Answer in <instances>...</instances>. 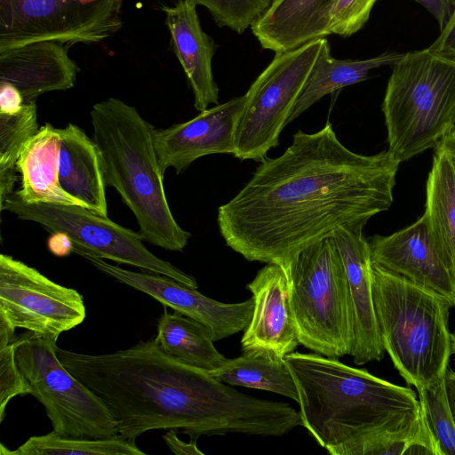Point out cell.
<instances>
[{"label": "cell", "instance_id": "9a60e30c", "mask_svg": "<svg viewBox=\"0 0 455 455\" xmlns=\"http://www.w3.org/2000/svg\"><path fill=\"white\" fill-rule=\"evenodd\" d=\"M244 94L201 111L194 118L165 129H155L153 141L164 172H185L198 158L213 154L234 155L235 131Z\"/></svg>", "mask_w": 455, "mask_h": 455}, {"label": "cell", "instance_id": "d6a6232c", "mask_svg": "<svg viewBox=\"0 0 455 455\" xmlns=\"http://www.w3.org/2000/svg\"><path fill=\"white\" fill-rule=\"evenodd\" d=\"M403 455H443L423 411L418 431Z\"/></svg>", "mask_w": 455, "mask_h": 455}, {"label": "cell", "instance_id": "b9f144b4", "mask_svg": "<svg viewBox=\"0 0 455 455\" xmlns=\"http://www.w3.org/2000/svg\"><path fill=\"white\" fill-rule=\"evenodd\" d=\"M272 2L275 1V0H271Z\"/></svg>", "mask_w": 455, "mask_h": 455}, {"label": "cell", "instance_id": "1f68e13d", "mask_svg": "<svg viewBox=\"0 0 455 455\" xmlns=\"http://www.w3.org/2000/svg\"><path fill=\"white\" fill-rule=\"evenodd\" d=\"M30 387L25 379L15 357L14 339L0 345V421L5 415L8 403L17 395L29 394Z\"/></svg>", "mask_w": 455, "mask_h": 455}, {"label": "cell", "instance_id": "8fae6325", "mask_svg": "<svg viewBox=\"0 0 455 455\" xmlns=\"http://www.w3.org/2000/svg\"><path fill=\"white\" fill-rule=\"evenodd\" d=\"M124 0H0V51L34 41L95 44L123 28Z\"/></svg>", "mask_w": 455, "mask_h": 455}, {"label": "cell", "instance_id": "7402d4cb", "mask_svg": "<svg viewBox=\"0 0 455 455\" xmlns=\"http://www.w3.org/2000/svg\"><path fill=\"white\" fill-rule=\"evenodd\" d=\"M60 134L51 124L39 127L27 142L17 162L20 189L12 194L25 204H82L67 194L59 181ZM84 207V206H83Z\"/></svg>", "mask_w": 455, "mask_h": 455}, {"label": "cell", "instance_id": "30bf717a", "mask_svg": "<svg viewBox=\"0 0 455 455\" xmlns=\"http://www.w3.org/2000/svg\"><path fill=\"white\" fill-rule=\"evenodd\" d=\"M18 219L40 224L51 232L67 234L78 250L93 256L169 276L192 288L196 280L164 260L143 243L139 232L126 228L92 211L74 204H25L12 194L0 206Z\"/></svg>", "mask_w": 455, "mask_h": 455}, {"label": "cell", "instance_id": "3957f363", "mask_svg": "<svg viewBox=\"0 0 455 455\" xmlns=\"http://www.w3.org/2000/svg\"><path fill=\"white\" fill-rule=\"evenodd\" d=\"M284 359L297 385L302 427L331 455L420 414L412 389L338 358L294 351Z\"/></svg>", "mask_w": 455, "mask_h": 455}, {"label": "cell", "instance_id": "e0dca14e", "mask_svg": "<svg viewBox=\"0 0 455 455\" xmlns=\"http://www.w3.org/2000/svg\"><path fill=\"white\" fill-rule=\"evenodd\" d=\"M246 288L251 292L253 312L241 339L242 350L265 348L284 357L299 345L290 304L286 268L268 263Z\"/></svg>", "mask_w": 455, "mask_h": 455}, {"label": "cell", "instance_id": "60d3db41", "mask_svg": "<svg viewBox=\"0 0 455 455\" xmlns=\"http://www.w3.org/2000/svg\"><path fill=\"white\" fill-rule=\"evenodd\" d=\"M452 353L455 354V333L452 334Z\"/></svg>", "mask_w": 455, "mask_h": 455}, {"label": "cell", "instance_id": "ffe728a7", "mask_svg": "<svg viewBox=\"0 0 455 455\" xmlns=\"http://www.w3.org/2000/svg\"><path fill=\"white\" fill-rule=\"evenodd\" d=\"M329 0H275L251 25L262 48L275 53L329 36Z\"/></svg>", "mask_w": 455, "mask_h": 455}, {"label": "cell", "instance_id": "52a82bcc", "mask_svg": "<svg viewBox=\"0 0 455 455\" xmlns=\"http://www.w3.org/2000/svg\"><path fill=\"white\" fill-rule=\"evenodd\" d=\"M286 270L299 344L328 357L350 355L352 308L347 274L333 236L301 251Z\"/></svg>", "mask_w": 455, "mask_h": 455}, {"label": "cell", "instance_id": "484cf974", "mask_svg": "<svg viewBox=\"0 0 455 455\" xmlns=\"http://www.w3.org/2000/svg\"><path fill=\"white\" fill-rule=\"evenodd\" d=\"M426 188L424 214L432 234L455 270V170L440 146L435 148Z\"/></svg>", "mask_w": 455, "mask_h": 455}, {"label": "cell", "instance_id": "83f0119b", "mask_svg": "<svg viewBox=\"0 0 455 455\" xmlns=\"http://www.w3.org/2000/svg\"><path fill=\"white\" fill-rule=\"evenodd\" d=\"M39 130L35 101L12 114L0 113V206L14 192L17 162L27 142Z\"/></svg>", "mask_w": 455, "mask_h": 455}, {"label": "cell", "instance_id": "74e56055", "mask_svg": "<svg viewBox=\"0 0 455 455\" xmlns=\"http://www.w3.org/2000/svg\"><path fill=\"white\" fill-rule=\"evenodd\" d=\"M50 252L57 257H66L73 252L74 243L70 237L63 232H52L47 240Z\"/></svg>", "mask_w": 455, "mask_h": 455}, {"label": "cell", "instance_id": "d6986e66", "mask_svg": "<svg viewBox=\"0 0 455 455\" xmlns=\"http://www.w3.org/2000/svg\"><path fill=\"white\" fill-rule=\"evenodd\" d=\"M171 44L194 93L195 108L201 112L219 104V88L212 74V58L217 45L202 28L196 6L178 0L164 6Z\"/></svg>", "mask_w": 455, "mask_h": 455}, {"label": "cell", "instance_id": "4dcf8cb0", "mask_svg": "<svg viewBox=\"0 0 455 455\" xmlns=\"http://www.w3.org/2000/svg\"><path fill=\"white\" fill-rule=\"evenodd\" d=\"M378 0H329L327 6L330 35L347 37L359 31L368 21Z\"/></svg>", "mask_w": 455, "mask_h": 455}, {"label": "cell", "instance_id": "7a4b0ae2", "mask_svg": "<svg viewBox=\"0 0 455 455\" xmlns=\"http://www.w3.org/2000/svg\"><path fill=\"white\" fill-rule=\"evenodd\" d=\"M57 355L101 399L128 441L155 429H180L193 441L228 433L283 436L302 425L289 403L242 393L167 354L155 339L102 355L57 347Z\"/></svg>", "mask_w": 455, "mask_h": 455}, {"label": "cell", "instance_id": "603a6c76", "mask_svg": "<svg viewBox=\"0 0 455 455\" xmlns=\"http://www.w3.org/2000/svg\"><path fill=\"white\" fill-rule=\"evenodd\" d=\"M403 55L404 52L387 51L364 60H338L331 55L328 40L324 37L307 84L288 119V124L323 96L366 80L371 70L393 66Z\"/></svg>", "mask_w": 455, "mask_h": 455}, {"label": "cell", "instance_id": "d590c367", "mask_svg": "<svg viewBox=\"0 0 455 455\" xmlns=\"http://www.w3.org/2000/svg\"><path fill=\"white\" fill-rule=\"evenodd\" d=\"M24 104V99L15 86L9 83L0 82V113H15Z\"/></svg>", "mask_w": 455, "mask_h": 455}, {"label": "cell", "instance_id": "ac0fdd59", "mask_svg": "<svg viewBox=\"0 0 455 455\" xmlns=\"http://www.w3.org/2000/svg\"><path fill=\"white\" fill-rule=\"evenodd\" d=\"M69 45L39 40L0 51V82L15 86L25 104L45 92L73 88L80 68L68 56Z\"/></svg>", "mask_w": 455, "mask_h": 455}, {"label": "cell", "instance_id": "5bb4252c", "mask_svg": "<svg viewBox=\"0 0 455 455\" xmlns=\"http://www.w3.org/2000/svg\"><path fill=\"white\" fill-rule=\"evenodd\" d=\"M372 264L455 307V270L431 232L427 216L389 235L368 239Z\"/></svg>", "mask_w": 455, "mask_h": 455}, {"label": "cell", "instance_id": "f546056e", "mask_svg": "<svg viewBox=\"0 0 455 455\" xmlns=\"http://www.w3.org/2000/svg\"><path fill=\"white\" fill-rule=\"evenodd\" d=\"M204 6L220 27L242 34L267 11L271 0H185Z\"/></svg>", "mask_w": 455, "mask_h": 455}, {"label": "cell", "instance_id": "9c48e42d", "mask_svg": "<svg viewBox=\"0 0 455 455\" xmlns=\"http://www.w3.org/2000/svg\"><path fill=\"white\" fill-rule=\"evenodd\" d=\"M323 38L275 53L244 94L235 131V154L240 160L262 162L278 146L283 129L300 96L320 52Z\"/></svg>", "mask_w": 455, "mask_h": 455}, {"label": "cell", "instance_id": "d4e9b609", "mask_svg": "<svg viewBox=\"0 0 455 455\" xmlns=\"http://www.w3.org/2000/svg\"><path fill=\"white\" fill-rule=\"evenodd\" d=\"M155 339L167 354L207 371L218 369L227 360L215 347L207 326L177 311L164 309L157 321Z\"/></svg>", "mask_w": 455, "mask_h": 455}, {"label": "cell", "instance_id": "f35d334b", "mask_svg": "<svg viewBox=\"0 0 455 455\" xmlns=\"http://www.w3.org/2000/svg\"><path fill=\"white\" fill-rule=\"evenodd\" d=\"M446 394L455 422V371H447L444 376Z\"/></svg>", "mask_w": 455, "mask_h": 455}, {"label": "cell", "instance_id": "6da1fadb", "mask_svg": "<svg viewBox=\"0 0 455 455\" xmlns=\"http://www.w3.org/2000/svg\"><path fill=\"white\" fill-rule=\"evenodd\" d=\"M399 165L387 150L370 156L350 150L329 122L313 133L299 130L281 156L260 162L219 207L220 233L245 259L287 268L338 228H363L389 209Z\"/></svg>", "mask_w": 455, "mask_h": 455}, {"label": "cell", "instance_id": "5b68a950", "mask_svg": "<svg viewBox=\"0 0 455 455\" xmlns=\"http://www.w3.org/2000/svg\"><path fill=\"white\" fill-rule=\"evenodd\" d=\"M372 293L385 351L401 377L416 389L443 379L452 354L448 301L373 264Z\"/></svg>", "mask_w": 455, "mask_h": 455}, {"label": "cell", "instance_id": "f1b7e54d", "mask_svg": "<svg viewBox=\"0 0 455 455\" xmlns=\"http://www.w3.org/2000/svg\"><path fill=\"white\" fill-rule=\"evenodd\" d=\"M419 403L443 455H455V422L444 378L417 389Z\"/></svg>", "mask_w": 455, "mask_h": 455}, {"label": "cell", "instance_id": "4fadbf2b", "mask_svg": "<svg viewBox=\"0 0 455 455\" xmlns=\"http://www.w3.org/2000/svg\"><path fill=\"white\" fill-rule=\"evenodd\" d=\"M98 270L118 282L142 291L165 307L207 326L214 341L230 337L246 329L253 312V299L238 303H223L203 295L169 276L154 272H135L107 262L88 252L75 250Z\"/></svg>", "mask_w": 455, "mask_h": 455}, {"label": "cell", "instance_id": "ab89813d", "mask_svg": "<svg viewBox=\"0 0 455 455\" xmlns=\"http://www.w3.org/2000/svg\"><path fill=\"white\" fill-rule=\"evenodd\" d=\"M447 154L455 170V127L437 145Z\"/></svg>", "mask_w": 455, "mask_h": 455}, {"label": "cell", "instance_id": "277c9868", "mask_svg": "<svg viewBox=\"0 0 455 455\" xmlns=\"http://www.w3.org/2000/svg\"><path fill=\"white\" fill-rule=\"evenodd\" d=\"M90 116L106 186L114 188L132 211L144 241L182 251L191 234L178 224L169 206L154 126L135 107L114 97L94 104Z\"/></svg>", "mask_w": 455, "mask_h": 455}, {"label": "cell", "instance_id": "8d00e7d4", "mask_svg": "<svg viewBox=\"0 0 455 455\" xmlns=\"http://www.w3.org/2000/svg\"><path fill=\"white\" fill-rule=\"evenodd\" d=\"M163 438L170 450L178 455H204L196 445V441L190 440L186 443L179 438L175 429H171L163 435Z\"/></svg>", "mask_w": 455, "mask_h": 455}, {"label": "cell", "instance_id": "cb8c5ba5", "mask_svg": "<svg viewBox=\"0 0 455 455\" xmlns=\"http://www.w3.org/2000/svg\"><path fill=\"white\" fill-rule=\"evenodd\" d=\"M209 372L228 385L268 391L299 403L297 385L284 357L271 350H243Z\"/></svg>", "mask_w": 455, "mask_h": 455}, {"label": "cell", "instance_id": "e575fe53", "mask_svg": "<svg viewBox=\"0 0 455 455\" xmlns=\"http://www.w3.org/2000/svg\"><path fill=\"white\" fill-rule=\"evenodd\" d=\"M428 48L455 59V12Z\"/></svg>", "mask_w": 455, "mask_h": 455}, {"label": "cell", "instance_id": "44dd1931", "mask_svg": "<svg viewBox=\"0 0 455 455\" xmlns=\"http://www.w3.org/2000/svg\"><path fill=\"white\" fill-rule=\"evenodd\" d=\"M60 134L59 181L62 189L93 212L108 216L106 184L97 146L79 126L68 124Z\"/></svg>", "mask_w": 455, "mask_h": 455}, {"label": "cell", "instance_id": "2e32d148", "mask_svg": "<svg viewBox=\"0 0 455 455\" xmlns=\"http://www.w3.org/2000/svg\"><path fill=\"white\" fill-rule=\"evenodd\" d=\"M361 228H339L334 234L347 274L352 316L353 345L349 355L357 365L384 357L372 293V261Z\"/></svg>", "mask_w": 455, "mask_h": 455}, {"label": "cell", "instance_id": "ba28073f", "mask_svg": "<svg viewBox=\"0 0 455 455\" xmlns=\"http://www.w3.org/2000/svg\"><path fill=\"white\" fill-rule=\"evenodd\" d=\"M14 342L16 361L29 394L44 407L52 431L74 438L117 435L108 408L60 361L57 340L27 331L16 336Z\"/></svg>", "mask_w": 455, "mask_h": 455}, {"label": "cell", "instance_id": "7c38bea8", "mask_svg": "<svg viewBox=\"0 0 455 455\" xmlns=\"http://www.w3.org/2000/svg\"><path fill=\"white\" fill-rule=\"evenodd\" d=\"M86 316L82 295L13 257L0 255V323L57 340Z\"/></svg>", "mask_w": 455, "mask_h": 455}, {"label": "cell", "instance_id": "836d02e7", "mask_svg": "<svg viewBox=\"0 0 455 455\" xmlns=\"http://www.w3.org/2000/svg\"><path fill=\"white\" fill-rule=\"evenodd\" d=\"M425 7L436 20L442 30L455 12V0H414Z\"/></svg>", "mask_w": 455, "mask_h": 455}, {"label": "cell", "instance_id": "8992f818", "mask_svg": "<svg viewBox=\"0 0 455 455\" xmlns=\"http://www.w3.org/2000/svg\"><path fill=\"white\" fill-rule=\"evenodd\" d=\"M382 112L387 151L400 164L435 148L455 127V59L431 49L392 66Z\"/></svg>", "mask_w": 455, "mask_h": 455}, {"label": "cell", "instance_id": "4316f807", "mask_svg": "<svg viewBox=\"0 0 455 455\" xmlns=\"http://www.w3.org/2000/svg\"><path fill=\"white\" fill-rule=\"evenodd\" d=\"M1 455H145L135 442L109 438L64 437L54 431L29 437L14 451L1 444Z\"/></svg>", "mask_w": 455, "mask_h": 455}]
</instances>
